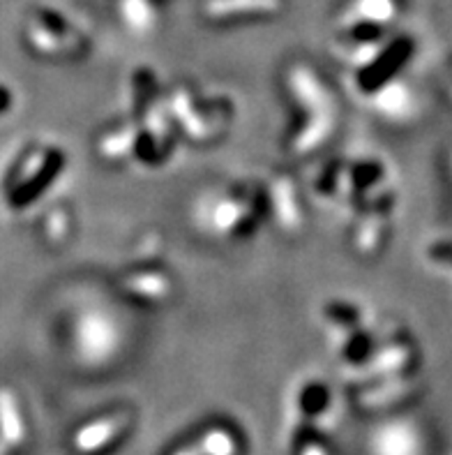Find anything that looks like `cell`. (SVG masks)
<instances>
[{
    "instance_id": "6da1fadb",
    "label": "cell",
    "mask_w": 452,
    "mask_h": 455,
    "mask_svg": "<svg viewBox=\"0 0 452 455\" xmlns=\"http://www.w3.org/2000/svg\"><path fill=\"white\" fill-rule=\"evenodd\" d=\"M118 427H121V423H115V421H104V423H98V426L86 427V430L76 437V446H79L81 451L99 449V446L107 444V442L118 433Z\"/></svg>"
},
{
    "instance_id": "7a4b0ae2",
    "label": "cell",
    "mask_w": 452,
    "mask_h": 455,
    "mask_svg": "<svg viewBox=\"0 0 452 455\" xmlns=\"http://www.w3.org/2000/svg\"><path fill=\"white\" fill-rule=\"evenodd\" d=\"M235 442L231 435L226 433H212L203 439V444L199 449L183 451L180 455H234Z\"/></svg>"
}]
</instances>
